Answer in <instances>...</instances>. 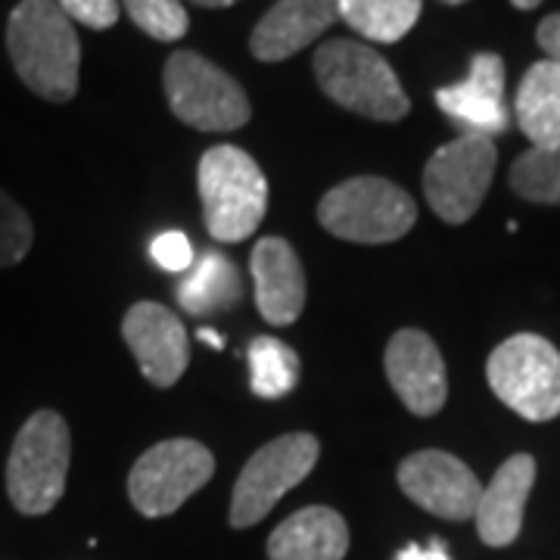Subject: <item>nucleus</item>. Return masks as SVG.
<instances>
[{
	"mask_svg": "<svg viewBox=\"0 0 560 560\" xmlns=\"http://www.w3.org/2000/svg\"><path fill=\"white\" fill-rule=\"evenodd\" d=\"M7 50L32 94L50 103L75 97L81 44L57 0H22L7 22Z\"/></svg>",
	"mask_w": 560,
	"mask_h": 560,
	"instance_id": "nucleus-1",
	"label": "nucleus"
},
{
	"mask_svg": "<svg viewBox=\"0 0 560 560\" xmlns=\"http://www.w3.org/2000/svg\"><path fill=\"white\" fill-rule=\"evenodd\" d=\"M202 221L219 243L246 241L268 212V180L259 162L241 147L206 150L197 168Z\"/></svg>",
	"mask_w": 560,
	"mask_h": 560,
	"instance_id": "nucleus-2",
	"label": "nucleus"
},
{
	"mask_svg": "<svg viewBox=\"0 0 560 560\" xmlns=\"http://www.w3.org/2000/svg\"><path fill=\"white\" fill-rule=\"evenodd\" d=\"M320 91L342 109L374 121H399L411 103L393 66L361 40H327L315 54Z\"/></svg>",
	"mask_w": 560,
	"mask_h": 560,
	"instance_id": "nucleus-3",
	"label": "nucleus"
},
{
	"mask_svg": "<svg viewBox=\"0 0 560 560\" xmlns=\"http://www.w3.org/2000/svg\"><path fill=\"white\" fill-rule=\"evenodd\" d=\"M72 458V433L62 415L44 408L22 423L7 458V495L25 517H40L57 508L66 492Z\"/></svg>",
	"mask_w": 560,
	"mask_h": 560,
	"instance_id": "nucleus-4",
	"label": "nucleus"
},
{
	"mask_svg": "<svg viewBox=\"0 0 560 560\" xmlns=\"http://www.w3.org/2000/svg\"><path fill=\"white\" fill-rule=\"evenodd\" d=\"M318 221L340 241L393 243L415 228L418 206L399 184L361 175L342 180L320 197Z\"/></svg>",
	"mask_w": 560,
	"mask_h": 560,
	"instance_id": "nucleus-5",
	"label": "nucleus"
},
{
	"mask_svg": "<svg viewBox=\"0 0 560 560\" xmlns=\"http://www.w3.org/2000/svg\"><path fill=\"white\" fill-rule=\"evenodd\" d=\"M162 81L172 113L197 131H237L253 116L241 81L194 50L172 54Z\"/></svg>",
	"mask_w": 560,
	"mask_h": 560,
	"instance_id": "nucleus-6",
	"label": "nucleus"
},
{
	"mask_svg": "<svg viewBox=\"0 0 560 560\" xmlns=\"http://www.w3.org/2000/svg\"><path fill=\"white\" fill-rule=\"evenodd\" d=\"M492 393L521 418L541 423L560 415V352L539 334H517L489 355Z\"/></svg>",
	"mask_w": 560,
	"mask_h": 560,
	"instance_id": "nucleus-7",
	"label": "nucleus"
},
{
	"mask_svg": "<svg viewBox=\"0 0 560 560\" xmlns=\"http://www.w3.org/2000/svg\"><path fill=\"white\" fill-rule=\"evenodd\" d=\"M320 442L312 433H287L261 445L237 477L231 501V526L249 529L271 514L293 486H300L318 464Z\"/></svg>",
	"mask_w": 560,
	"mask_h": 560,
	"instance_id": "nucleus-8",
	"label": "nucleus"
},
{
	"mask_svg": "<svg viewBox=\"0 0 560 560\" xmlns=\"http://www.w3.org/2000/svg\"><path fill=\"white\" fill-rule=\"evenodd\" d=\"M495 143L486 135H460L440 147L423 168V194L445 224L477 215L495 175Z\"/></svg>",
	"mask_w": 560,
	"mask_h": 560,
	"instance_id": "nucleus-9",
	"label": "nucleus"
},
{
	"mask_svg": "<svg viewBox=\"0 0 560 560\" xmlns=\"http://www.w3.org/2000/svg\"><path fill=\"white\" fill-rule=\"evenodd\" d=\"M215 474L212 452L197 440H165L147 448L131 474L128 495L143 517H168Z\"/></svg>",
	"mask_w": 560,
	"mask_h": 560,
	"instance_id": "nucleus-10",
	"label": "nucleus"
},
{
	"mask_svg": "<svg viewBox=\"0 0 560 560\" xmlns=\"http://www.w3.org/2000/svg\"><path fill=\"white\" fill-rule=\"evenodd\" d=\"M399 486L408 499L427 514L442 521H470L477 514L482 482L455 455L440 448L415 452L399 464Z\"/></svg>",
	"mask_w": 560,
	"mask_h": 560,
	"instance_id": "nucleus-11",
	"label": "nucleus"
},
{
	"mask_svg": "<svg viewBox=\"0 0 560 560\" xmlns=\"http://www.w3.org/2000/svg\"><path fill=\"white\" fill-rule=\"evenodd\" d=\"M121 337L153 386L168 389L184 377L190 364L187 327L162 302H135L121 318Z\"/></svg>",
	"mask_w": 560,
	"mask_h": 560,
	"instance_id": "nucleus-12",
	"label": "nucleus"
},
{
	"mask_svg": "<svg viewBox=\"0 0 560 560\" xmlns=\"http://www.w3.org/2000/svg\"><path fill=\"white\" fill-rule=\"evenodd\" d=\"M383 368L396 396L411 415L418 418L440 415L448 399V377H445L440 346L423 330L415 327L399 330L383 352Z\"/></svg>",
	"mask_w": 560,
	"mask_h": 560,
	"instance_id": "nucleus-13",
	"label": "nucleus"
},
{
	"mask_svg": "<svg viewBox=\"0 0 560 560\" xmlns=\"http://www.w3.org/2000/svg\"><path fill=\"white\" fill-rule=\"evenodd\" d=\"M436 106L464 128V135H501L508 128L504 106V60L499 54H477L467 79L436 91Z\"/></svg>",
	"mask_w": 560,
	"mask_h": 560,
	"instance_id": "nucleus-14",
	"label": "nucleus"
},
{
	"mask_svg": "<svg viewBox=\"0 0 560 560\" xmlns=\"http://www.w3.org/2000/svg\"><path fill=\"white\" fill-rule=\"evenodd\" d=\"M340 20V0H278L253 28L249 50L261 62L296 57Z\"/></svg>",
	"mask_w": 560,
	"mask_h": 560,
	"instance_id": "nucleus-15",
	"label": "nucleus"
},
{
	"mask_svg": "<svg viewBox=\"0 0 560 560\" xmlns=\"http://www.w3.org/2000/svg\"><path fill=\"white\" fill-rule=\"evenodd\" d=\"M249 271L256 280L259 315L275 327H287L305 308V268L300 256L283 237H261L253 249Z\"/></svg>",
	"mask_w": 560,
	"mask_h": 560,
	"instance_id": "nucleus-16",
	"label": "nucleus"
},
{
	"mask_svg": "<svg viewBox=\"0 0 560 560\" xmlns=\"http://www.w3.org/2000/svg\"><path fill=\"white\" fill-rule=\"evenodd\" d=\"M533 482H536V458L514 455L501 464L492 482L482 489L474 521H477L480 539L489 548H508L511 541H517Z\"/></svg>",
	"mask_w": 560,
	"mask_h": 560,
	"instance_id": "nucleus-17",
	"label": "nucleus"
},
{
	"mask_svg": "<svg viewBox=\"0 0 560 560\" xmlns=\"http://www.w3.org/2000/svg\"><path fill=\"white\" fill-rule=\"evenodd\" d=\"M349 551V526L334 508L312 504L280 523L268 539L271 560H342Z\"/></svg>",
	"mask_w": 560,
	"mask_h": 560,
	"instance_id": "nucleus-18",
	"label": "nucleus"
},
{
	"mask_svg": "<svg viewBox=\"0 0 560 560\" xmlns=\"http://www.w3.org/2000/svg\"><path fill=\"white\" fill-rule=\"evenodd\" d=\"M517 125L536 150L560 147V62L541 60L529 66L514 101Z\"/></svg>",
	"mask_w": 560,
	"mask_h": 560,
	"instance_id": "nucleus-19",
	"label": "nucleus"
},
{
	"mask_svg": "<svg viewBox=\"0 0 560 560\" xmlns=\"http://www.w3.org/2000/svg\"><path fill=\"white\" fill-rule=\"evenodd\" d=\"M190 278L178 287L180 305L190 315H212L228 312L243 300V280L234 268V261L224 259L221 253H206L190 265Z\"/></svg>",
	"mask_w": 560,
	"mask_h": 560,
	"instance_id": "nucleus-20",
	"label": "nucleus"
},
{
	"mask_svg": "<svg viewBox=\"0 0 560 560\" xmlns=\"http://www.w3.org/2000/svg\"><path fill=\"white\" fill-rule=\"evenodd\" d=\"M420 16V0H340V20L361 38L377 44L401 40Z\"/></svg>",
	"mask_w": 560,
	"mask_h": 560,
	"instance_id": "nucleus-21",
	"label": "nucleus"
},
{
	"mask_svg": "<svg viewBox=\"0 0 560 560\" xmlns=\"http://www.w3.org/2000/svg\"><path fill=\"white\" fill-rule=\"evenodd\" d=\"M300 355L278 337H256L249 342V386L259 399H283L296 389Z\"/></svg>",
	"mask_w": 560,
	"mask_h": 560,
	"instance_id": "nucleus-22",
	"label": "nucleus"
},
{
	"mask_svg": "<svg viewBox=\"0 0 560 560\" xmlns=\"http://www.w3.org/2000/svg\"><path fill=\"white\" fill-rule=\"evenodd\" d=\"M511 187L523 200L541 206H560V147L558 150H529L511 165Z\"/></svg>",
	"mask_w": 560,
	"mask_h": 560,
	"instance_id": "nucleus-23",
	"label": "nucleus"
},
{
	"mask_svg": "<svg viewBox=\"0 0 560 560\" xmlns=\"http://www.w3.org/2000/svg\"><path fill=\"white\" fill-rule=\"evenodd\" d=\"M125 10L138 28L165 44L184 38L190 28L184 0H125Z\"/></svg>",
	"mask_w": 560,
	"mask_h": 560,
	"instance_id": "nucleus-24",
	"label": "nucleus"
},
{
	"mask_svg": "<svg viewBox=\"0 0 560 560\" xmlns=\"http://www.w3.org/2000/svg\"><path fill=\"white\" fill-rule=\"evenodd\" d=\"M35 243V224L20 202L0 190V268L20 265Z\"/></svg>",
	"mask_w": 560,
	"mask_h": 560,
	"instance_id": "nucleus-25",
	"label": "nucleus"
},
{
	"mask_svg": "<svg viewBox=\"0 0 560 560\" xmlns=\"http://www.w3.org/2000/svg\"><path fill=\"white\" fill-rule=\"evenodd\" d=\"M150 256L153 261L165 268V271H172V275H180V271H187L197 256H194V243L187 234H180V231H165L160 234L153 246H150Z\"/></svg>",
	"mask_w": 560,
	"mask_h": 560,
	"instance_id": "nucleus-26",
	"label": "nucleus"
},
{
	"mask_svg": "<svg viewBox=\"0 0 560 560\" xmlns=\"http://www.w3.org/2000/svg\"><path fill=\"white\" fill-rule=\"evenodd\" d=\"M72 22H81L94 32L113 28L119 22V0H57Z\"/></svg>",
	"mask_w": 560,
	"mask_h": 560,
	"instance_id": "nucleus-27",
	"label": "nucleus"
},
{
	"mask_svg": "<svg viewBox=\"0 0 560 560\" xmlns=\"http://www.w3.org/2000/svg\"><path fill=\"white\" fill-rule=\"evenodd\" d=\"M536 40H539L541 50L548 54V60L560 62V13H551V16L541 20Z\"/></svg>",
	"mask_w": 560,
	"mask_h": 560,
	"instance_id": "nucleus-28",
	"label": "nucleus"
},
{
	"mask_svg": "<svg viewBox=\"0 0 560 560\" xmlns=\"http://www.w3.org/2000/svg\"><path fill=\"white\" fill-rule=\"evenodd\" d=\"M396 560H452L448 558V548H445V541L433 539L430 545H408V548H401Z\"/></svg>",
	"mask_w": 560,
	"mask_h": 560,
	"instance_id": "nucleus-29",
	"label": "nucleus"
},
{
	"mask_svg": "<svg viewBox=\"0 0 560 560\" xmlns=\"http://www.w3.org/2000/svg\"><path fill=\"white\" fill-rule=\"evenodd\" d=\"M200 340H202V342H212L215 349H221V346H224V340H221V337H219V334H215V330H209V327H202V330H200Z\"/></svg>",
	"mask_w": 560,
	"mask_h": 560,
	"instance_id": "nucleus-30",
	"label": "nucleus"
},
{
	"mask_svg": "<svg viewBox=\"0 0 560 560\" xmlns=\"http://www.w3.org/2000/svg\"><path fill=\"white\" fill-rule=\"evenodd\" d=\"M194 3H200V7H231V3H237V0H194Z\"/></svg>",
	"mask_w": 560,
	"mask_h": 560,
	"instance_id": "nucleus-31",
	"label": "nucleus"
},
{
	"mask_svg": "<svg viewBox=\"0 0 560 560\" xmlns=\"http://www.w3.org/2000/svg\"><path fill=\"white\" fill-rule=\"evenodd\" d=\"M511 3H514L517 10H533V7H539L541 0H511Z\"/></svg>",
	"mask_w": 560,
	"mask_h": 560,
	"instance_id": "nucleus-32",
	"label": "nucleus"
},
{
	"mask_svg": "<svg viewBox=\"0 0 560 560\" xmlns=\"http://www.w3.org/2000/svg\"><path fill=\"white\" fill-rule=\"evenodd\" d=\"M442 3H464V0H442Z\"/></svg>",
	"mask_w": 560,
	"mask_h": 560,
	"instance_id": "nucleus-33",
	"label": "nucleus"
}]
</instances>
